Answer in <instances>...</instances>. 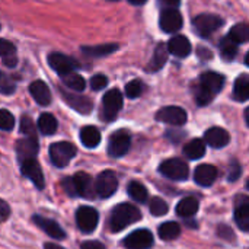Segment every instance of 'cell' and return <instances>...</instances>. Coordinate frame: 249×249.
<instances>
[{"label":"cell","mask_w":249,"mask_h":249,"mask_svg":"<svg viewBox=\"0 0 249 249\" xmlns=\"http://www.w3.org/2000/svg\"><path fill=\"white\" fill-rule=\"evenodd\" d=\"M160 239L163 241H172L175 238H178L181 235V228L178 223L175 222H166L163 225L159 226V231H158Z\"/></svg>","instance_id":"cell-34"},{"label":"cell","mask_w":249,"mask_h":249,"mask_svg":"<svg viewBox=\"0 0 249 249\" xmlns=\"http://www.w3.org/2000/svg\"><path fill=\"white\" fill-rule=\"evenodd\" d=\"M247 188H248V190H249V181H248V184H247Z\"/></svg>","instance_id":"cell-51"},{"label":"cell","mask_w":249,"mask_h":249,"mask_svg":"<svg viewBox=\"0 0 249 249\" xmlns=\"http://www.w3.org/2000/svg\"><path fill=\"white\" fill-rule=\"evenodd\" d=\"M184 155L191 160H197V159L203 158L206 155V140H201V139L191 140L184 147Z\"/></svg>","instance_id":"cell-27"},{"label":"cell","mask_w":249,"mask_h":249,"mask_svg":"<svg viewBox=\"0 0 249 249\" xmlns=\"http://www.w3.org/2000/svg\"><path fill=\"white\" fill-rule=\"evenodd\" d=\"M95 193L101 198H108L114 196L118 190V178L112 171H105L101 172L95 181Z\"/></svg>","instance_id":"cell-9"},{"label":"cell","mask_w":249,"mask_h":249,"mask_svg":"<svg viewBox=\"0 0 249 249\" xmlns=\"http://www.w3.org/2000/svg\"><path fill=\"white\" fill-rule=\"evenodd\" d=\"M48 64L60 76L69 74V73L74 71V69L77 67V61L74 58H71L69 55H64L61 53H51L48 55Z\"/></svg>","instance_id":"cell-12"},{"label":"cell","mask_w":249,"mask_h":249,"mask_svg":"<svg viewBox=\"0 0 249 249\" xmlns=\"http://www.w3.org/2000/svg\"><path fill=\"white\" fill-rule=\"evenodd\" d=\"M60 93L63 96V99L66 101V104L73 108L74 111L80 112V114H89L93 108V104L89 98L79 95V93H70L67 90H64L63 88H60Z\"/></svg>","instance_id":"cell-14"},{"label":"cell","mask_w":249,"mask_h":249,"mask_svg":"<svg viewBox=\"0 0 249 249\" xmlns=\"http://www.w3.org/2000/svg\"><path fill=\"white\" fill-rule=\"evenodd\" d=\"M144 89H146V85L143 83V80L134 79L130 83H127V86H125V95L130 99H136V98H139L144 92Z\"/></svg>","instance_id":"cell-37"},{"label":"cell","mask_w":249,"mask_h":249,"mask_svg":"<svg viewBox=\"0 0 249 249\" xmlns=\"http://www.w3.org/2000/svg\"><path fill=\"white\" fill-rule=\"evenodd\" d=\"M127 191H128L130 197L137 203H144L147 200V188L139 181H131L128 184Z\"/></svg>","instance_id":"cell-35"},{"label":"cell","mask_w":249,"mask_h":249,"mask_svg":"<svg viewBox=\"0 0 249 249\" xmlns=\"http://www.w3.org/2000/svg\"><path fill=\"white\" fill-rule=\"evenodd\" d=\"M20 171L26 178H29L34 182V185L36 188H39V190L44 188V185H45L44 174H42V169H41L39 163L36 162V159H28V160L22 162L20 163Z\"/></svg>","instance_id":"cell-16"},{"label":"cell","mask_w":249,"mask_h":249,"mask_svg":"<svg viewBox=\"0 0 249 249\" xmlns=\"http://www.w3.org/2000/svg\"><path fill=\"white\" fill-rule=\"evenodd\" d=\"M233 98L239 102H245L249 99V76L242 74L236 79L233 86Z\"/></svg>","instance_id":"cell-30"},{"label":"cell","mask_w":249,"mask_h":249,"mask_svg":"<svg viewBox=\"0 0 249 249\" xmlns=\"http://www.w3.org/2000/svg\"><path fill=\"white\" fill-rule=\"evenodd\" d=\"M200 209V204H198V200L194 198V197H187V198H182L178 206H177V214L181 216V217H193Z\"/></svg>","instance_id":"cell-26"},{"label":"cell","mask_w":249,"mask_h":249,"mask_svg":"<svg viewBox=\"0 0 249 249\" xmlns=\"http://www.w3.org/2000/svg\"><path fill=\"white\" fill-rule=\"evenodd\" d=\"M193 25H194L196 32H198V35H201L203 38H209L223 25V19L217 15L203 13L194 18Z\"/></svg>","instance_id":"cell-5"},{"label":"cell","mask_w":249,"mask_h":249,"mask_svg":"<svg viewBox=\"0 0 249 249\" xmlns=\"http://www.w3.org/2000/svg\"><path fill=\"white\" fill-rule=\"evenodd\" d=\"M238 45L239 44L236 41H233L229 35L226 38H223L222 42H220V54H222V57L226 61L233 60L236 57V54H238Z\"/></svg>","instance_id":"cell-32"},{"label":"cell","mask_w":249,"mask_h":249,"mask_svg":"<svg viewBox=\"0 0 249 249\" xmlns=\"http://www.w3.org/2000/svg\"><path fill=\"white\" fill-rule=\"evenodd\" d=\"M229 36L236 41L238 44H242V42H248L249 41V23H238L235 25L231 32H229Z\"/></svg>","instance_id":"cell-36"},{"label":"cell","mask_w":249,"mask_h":249,"mask_svg":"<svg viewBox=\"0 0 249 249\" xmlns=\"http://www.w3.org/2000/svg\"><path fill=\"white\" fill-rule=\"evenodd\" d=\"M159 171L163 177L172 179V181H185L190 175L188 165L181 159H168L163 163H160Z\"/></svg>","instance_id":"cell-7"},{"label":"cell","mask_w":249,"mask_h":249,"mask_svg":"<svg viewBox=\"0 0 249 249\" xmlns=\"http://www.w3.org/2000/svg\"><path fill=\"white\" fill-rule=\"evenodd\" d=\"M123 108V93L118 89L108 90L102 98V115L104 120L112 121L117 118L118 112Z\"/></svg>","instance_id":"cell-6"},{"label":"cell","mask_w":249,"mask_h":249,"mask_svg":"<svg viewBox=\"0 0 249 249\" xmlns=\"http://www.w3.org/2000/svg\"><path fill=\"white\" fill-rule=\"evenodd\" d=\"M156 120L169 125H184L188 120V115L185 112V109H182L181 107H165L162 109L158 111L156 114Z\"/></svg>","instance_id":"cell-11"},{"label":"cell","mask_w":249,"mask_h":249,"mask_svg":"<svg viewBox=\"0 0 249 249\" xmlns=\"http://www.w3.org/2000/svg\"><path fill=\"white\" fill-rule=\"evenodd\" d=\"M29 92L35 102L41 107H47L51 104V92L50 88L42 80H35L29 85Z\"/></svg>","instance_id":"cell-20"},{"label":"cell","mask_w":249,"mask_h":249,"mask_svg":"<svg viewBox=\"0 0 249 249\" xmlns=\"http://www.w3.org/2000/svg\"><path fill=\"white\" fill-rule=\"evenodd\" d=\"M61 79H63V83H64L69 89H71V90H74V92H82V90H85V88H86V82H85L83 76H80V74H77V73H74V71L61 76Z\"/></svg>","instance_id":"cell-33"},{"label":"cell","mask_w":249,"mask_h":249,"mask_svg":"<svg viewBox=\"0 0 249 249\" xmlns=\"http://www.w3.org/2000/svg\"><path fill=\"white\" fill-rule=\"evenodd\" d=\"M149 210H150V213H152L153 216H156V217L165 216V214L168 213V204H166V201H163L162 198L155 197V198H152V201H150Z\"/></svg>","instance_id":"cell-38"},{"label":"cell","mask_w":249,"mask_h":249,"mask_svg":"<svg viewBox=\"0 0 249 249\" xmlns=\"http://www.w3.org/2000/svg\"><path fill=\"white\" fill-rule=\"evenodd\" d=\"M57 120L51 115V114H41V117L38 118V128L42 134L45 136H51L57 131Z\"/></svg>","instance_id":"cell-31"},{"label":"cell","mask_w":249,"mask_h":249,"mask_svg":"<svg viewBox=\"0 0 249 249\" xmlns=\"http://www.w3.org/2000/svg\"><path fill=\"white\" fill-rule=\"evenodd\" d=\"M160 29L166 34L177 32L182 28V16L177 9H165L159 18Z\"/></svg>","instance_id":"cell-15"},{"label":"cell","mask_w":249,"mask_h":249,"mask_svg":"<svg viewBox=\"0 0 249 249\" xmlns=\"http://www.w3.org/2000/svg\"><path fill=\"white\" fill-rule=\"evenodd\" d=\"M45 249H64L63 247H60V245H55V244H45Z\"/></svg>","instance_id":"cell-47"},{"label":"cell","mask_w":249,"mask_h":249,"mask_svg":"<svg viewBox=\"0 0 249 249\" xmlns=\"http://www.w3.org/2000/svg\"><path fill=\"white\" fill-rule=\"evenodd\" d=\"M235 222L242 231L249 232V197H242L241 201H238L235 209Z\"/></svg>","instance_id":"cell-23"},{"label":"cell","mask_w":249,"mask_h":249,"mask_svg":"<svg viewBox=\"0 0 249 249\" xmlns=\"http://www.w3.org/2000/svg\"><path fill=\"white\" fill-rule=\"evenodd\" d=\"M63 188L71 197H85V198H92L93 191H96L92 178L86 172H77L73 178H64Z\"/></svg>","instance_id":"cell-3"},{"label":"cell","mask_w":249,"mask_h":249,"mask_svg":"<svg viewBox=\"0 0 249 249\" xmlns=\"http://www.w3.org/2000/svg\"><path fill=\"white\" fill-rule=\"evenodd\" d=\"M80 142L85 147L93 149L101 143V133L93 125H86L80 130Z\"/></svg>","instance_id":"cell-24"},{"label":"cell","mask_w":249,"mask_h":249,"mask_svg":"<svg viewBox=\"0 0 249 249\" xmlns=\"http://www.w3.org/2000/svg\"><path fill=\"white\" fill-rule=\"evenodd\" d=\"M16 153H18V160L19 163L28 160V159H35L38 153V139L35 137H23L18 140L16 143Z\"/></svg>","instance_id":"cell-17"},{"label":"cell","mask_w":249,"mask_h":249,"mask_svg":"<svg viewBox=\"0 0 249 249\" xmlns=\"http://www.w3.org/2000/svg\"><path fill=\"white\" fill-rule=\"evenodd\" d=\"M131 4H136V6H139V4H144L147 0H128Z\"/></svg>","instance_id":"cell-48"},{"label":"cell","mask_w":249,"mask_h":249,"mask_svg":"<svg viewBox=\"0 0 249 249\" xmlns=\"http://www.w3.org/2000/svg\"><path fill=\"white\" fill-rule=\"evenodd\" d=\"M131 146V134L127 130L115 131L108 142V153L111 158H121L124 156Z\"/></svg>","instance_id":"cell-8"},{"label":"cell","mask_w":249,"mask_h":249,"mask_svg":"<svg viewBox=\"0 0 249 249\" xmlns=\"http://www.w3.org/2000/svg\"><path fill=\"white\" fill-rule=\"evenodd\" d=\"M13 125H15V118H13V115H12L7 109H1V111H0V127H1V130L9 131V130L13 128Z\"/></svg>","instance_id":"cell-40"},{"label":"cell","mask_w":249,"mask_h":249,"mask_svg":"<svg viewBox=\"0 0 249 249\" xmlns=\"http://www.w3.org/2000/svg\"><path fill=\"white\" fill-rule=\"evenodd\" d=\"M245 64L249 67V51H248V54L245 55Z\"/></svg>","instance_id":"cell-50"},{"label":"cell","mask_w":249,"mask_h":249,"mask_svg":"<svg viewBox=\"0 0 249 249\" xmlns=\"http://www.w3.org/2000/svg\"><path fill=\"white\" fill-rule=\"evenodd\" d=\"M153 245V235L147 229H139L124 239V247L128 249H149Z\"/></svg>","instance_id":"cell-13"},{"label":"cell","mask_w":249,"mask_h":249,"mask_svg":"<svg viewBox=\"0 0 249 249\" xmlns=\"http://www.w3.org/2000/svg\"><path fill=\"white\" fill-rule=\"evenodd\" d=\"M0 53H1V61L6 67H15L18 64V54H16V48L12 42L1 39L0 42Z\"/></svg>","instance_id":"cell-25"},{"label":"cell","mask_w":249,"mask_h":249,"mask_svg":"<svg viewBox=\"0 0 249 249\" xmlns=\"http://www.w3.org/2000/svg\"><path fill=\"white\" fill-rule=\"evenodd\" d=\"M98 222H99L98 212L92 207L85 206L76 212V223L83 233H92L96 229Z\"/></svg>","instance_id":"cell-10"},{"label":"cell","mask_w":249,"mask_h":249,"mask_svg":"<svg viewBox=\"0 0 249 249\" xmlns=\"http://www.w3.org/2000/svg\"><path fill=\"white\" fill-rule=\"evenodd\" d=\"M168 45H163V44H159L153 53V58L150 61V64L147 66V71H158L159 69L163 67V64L168 61Z\"/></svg>","instance_id":"cell-28"},{"label":"cell","mask_w":249,"mask_h":249,"mask_svg":"<svg viewBox=\"0 0 249 249\" xmlns=\"http://www.w3.org/2000/svg\"><path fill=\"white\" fill-rule=\"evenodd\" d=\"M82 249H105V247L101 242L96 241H88L82 244Z\"/></svg>","instance_id":"cell-44"},{"label":"cell","mask_w":249,"mask_h":249,"mask_svg":"<svg viewBox=\"0 0 249 249\" xmlns=\"http://www.w3.org/2000/svg\"><path fill=\"white\" fill-rule=\"evenodd\" d=\"M20 133H23L26 137H35L36 139V131H35V124L29 117H22L20 120Z\"/></svg>","instance_id":"cell-39"},{"label":"cell","mask_w":249,"mask_h":249,"mask_svg":"<svg viewBox=\"0 0 249 249\" xmlns=\"http://www.w3.org/2000/svg\"><path fill=\"white\" fill-rule=\"evenodd\" d=\"M216 178H217V169L213 165H200L194 174V181L201 187L213 185Z\"/></svg>","instance_id":"cell-22"},{"label":"cell","mask_w":249,"mask_h":249,"mask_svg":"<svg viewBox=\"0 0 249 249\" xmlns=\"http://www.w3.org/2000/svg\"><path fill=\"white\" fill-rule=\"evenodd\" d=\"M74 156H76V147L69 142H58L50 146V159L53 165L57 168L67 166Z\"/></svg>","instance_id":"cell-4"},{"label":"cell","mask_w":249,"mask_h":249,"mask_svg":"<svg viewBox=\"0 0 249 249\" xmlns=\"http://www.w3.org/2000/svg\"><path fill=\"white\" fill-rule=\"evenodd\" d=\"M108 85V77L104 74H96L90 79V88L93 90H102Z\"/></svg>","instance_id":"cell-41"},{"label":"cell","mask_w":249,"mask_h":249,"mask_svg":"<svg viewBox=\"0 0 249 249\" xmlns=\"http://www.w3.org/2000/svg\"><path fill=\"white\" fill-rule=\"evenodd\" d=\"M181 0H159L160 6H166L168 9H175L177 6H179Z\"/></svg>","instance_id":"cell-45"},{"label":"cell","mask_w":249,"mask_h":249,"mask_svg":"<svg viewBox=\"0 0 249 249\" xmlns=\"http://www.w3.org/2000/svg\"><path fill=\"white\" fill-rule=\"evenodd\" d=\"M80 50L85 55H89V57H104L117 51L118 45L117 44H102V45H93V47L86 45V47H82Z\"/></svg>","instance_id":"cell-29"},{"label":"cell","mask_w":249,"mask_h":249,"mask_svg":"<svg viewBox=\"0 0 249 249\" xmlns=\"http://www.w3.org/2000/svg\"><path fill=\"white\" fill-rule=\"evenodd\" d=\"M34 223L41 228V231H44L48 236H51L53 239H64L66 233L61 229V226L58 223H55L51 219H45L41 216H34Z\"/></svg>","instance_id":"cell-19"},{"label":"cell","mask_w":249,"mask_h":249,"mask_svg":"<svg viewBox=\"0 0 249 249\" xmlns=\"http://www.w3.org/2000/svg\"><path fill=\"white\" fill-rule=\"evenodd\" d=\"M204 140L209 146L214 147V149H220L229 144L231 142V136L229 133L222 128V127H212L210 130L206 131L204 134Z\"/></svg>","instance_id":"cell-18"},{"label":"cell","mask_w":249,"mask_h":249,"mask_svg":"<svg viewBox=\"0 0 249 249\" xmlns=\"http://www.w3.org/2000/svg\"><path fill=\"white\" fill-rule=\"evenodd\" d=\"M0 207H1L0 216H1V219H3V220H6V219H7V216H9V206H7V204H6L4 201H3Z\"/></svg>","instance_id":"cell-46"},{"label":"cell","mask_w":249,"mask_h":249,"mask_svg":"<svg viewBox=\"0 0 249 249\" xmlns=\"http://www.w3.org/2000/svg\"><path fill=\"white\" fill-rule=\"evenodd\" d=\"M13 92H15V83L6 74H1V93L10 95Z\"/></svg>","instance_id":"cell-42"},{"label":"cell","mask_w":249,"mask_h":249,"mask_svg":"<svg viewBox=\"0 0 249 249\" xmlns=\"http://www.w3.org/2000/svg\"><path fill=\"white\" fill-rule=\"evenodd\" d=\"M142 219L140 210L128 203H121L112 210L111 219H109V226L112 232H121L125 229L128 225H133Z\"/></svg>","instance_id":"cell-2"},{"label":"cell","mask_w":249,"mask_h":249,"mask_svg":"<svg viewBox=\"0 0 249 249\" xmlns=\"http://www.w3.org/2000/svg\"><path fill=\"white\" fill-rule=\"evenodd\" d=\"M241 175V166L238 162H232L231 166H229V175H228V179L229 181H236Z\"/></svg>","instance_id":"cell-43"},{"label":"cell","mask_w":249,"mask_h":249,"mask_svg":"<svg viewBox=\"0 0 249 249\" xmlns=\"http://www.w3.org/2000/svg\"><path fill=\"white\" fill-rule=\"evenodd\" d=\"M168 48L171 54L181 57V58L188 57L191 54V42L187 36H182V35L172 36L168 42Z\"/></svg>","instance_id":"cell-21"},{"label":"cell","mask_w":249,"mask_h":249,"mask_svg":"<svg viewBox=\"0 0 249 249\" xmlns=\"http://www.w3.org/2000/svg\"><path fill=\"white\" fill-rule=\"evenodd\" d=\"M245 121H247V124H248L249 127V107L247 108V111H245Z\"/></svg>","instance_id":"cell-49"},{"label":"cell","mask_w":249,"mask_h":249,"mask_svg":"<svg viewBox=\"0 0 249 249\" xmlns=\"http://www.w3.org/2000/svg\"><path fill=\"white\" fill-rule=\"evenodd\" d=\"M225 85V77L219 73L214 71H207L203 73L196 89V101L200 107L209 105L216 95L223 89Z\"/></svg>","instance_id":"cell-1"}]
</instances>
